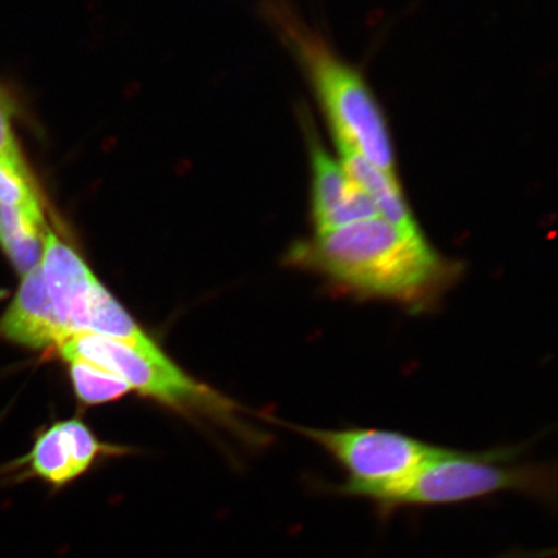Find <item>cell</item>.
<instances>
[{
  "label": "cell",
  "mask_w": 558,
  "mask_h": 558,
  "mask_svg": "<svg viewBox=\"0 0 558 558\" xmlns=\"http://www.w3.org/2000/svg\"><path fill=\"white\" fill-rule=\"evenodd\" d=\"M268 11L308 75L335 143L360 153L383 171L395 173L388 123L364 76L341 59L323 35L310 29L284 0H268Z\"/></svg>",
  "instance_id": "3957f363"
},
{
  "label": "cell",
  "mask_w": 558,
  "mask_h": 558,
  "mask_svg": "<svg viewBox=\"0 0 558 558\" xmlns=\"http://www.w3.org/2000/svg\"><path fill=\"white\" fill-rule=\"evenodd\" d=\"M13 104L0 86V165L13 172L32 178L13 131Z\"/></svg>",
  "instance_id": "5bb4252c"
},
{
  "label": "cell",
  "mask_w": 558,
  "mask_h": 558,
  "mask_svg": "<svg viewBox=\"0 0 558 558\" xmlns=\"http://www.w3.org/2000/svg\"><path fill=\"white\" fill-rule=\"evenodd\" d=\"M292 428L317 444L345 472L341 484L318 481L314 486L319 492L368 501L401 484L444 449L396 430Z\"/></svg>",
  "instance_id": "277c9868"
},
{
  "label": "cell",
  "mask_w": 558,
  "mask_h": 558,
  "mask_svg": "<svg viewBox=\"0 0 558 558\" xmlns=\"http://www.w3.org/2000/svg\"><path fill=\"white\" fill-rule=\"evenodd\" d=\"M70 376L76 397L86 404H101L122 399L131 392L128 381L82 360H69Z\"/></svg>",
  "instance_id": "4fadbf2b"
},
{
  "label": "cell",
  "mask_w": 558,
  "mask_h": 558,
  "mask_svg": "<svg viewBox=\"0 0 558 558\" xmlns=\"http://www.w3.org/2000/svg\"><path fill=\"white\" fill-rule=\"evenodd\" d=\"M0 335L32 349L60 347L69 338L48 295L40 265L24 275L16 296L0 318Z\"/></svg>",
  "instance_id": "9c48e42d"
},
{
  "label": "cell",
  "mask_w": 558,
  "mask_h": 558,
  "mask_svg": "<svg viewBox=\"0 0 558 558\" xmlns=\"http://www.w3.org/2000/svg\"><path fill=\"white\" fill-rule=\"evenodd\" d=\"M62 359L82 360L120 376L132 389L184 410L227 411V402L185 375L157 344L138 348L96 333H74L60 347Z\"/></svg>",
  "instance_id": "5b68a950"
},
{
  "label": "cell",
  "mask_w": 558,
  "mask_h": 558,
  "mask_svg": "<svg viewBox=\"0 0 558 558\" xmlns=\"http://www.w3.org/2000/svg\"><path fill=\"white\" fill-rule=\"evenodd\" d=\"M312 163L311 215L316 234L376 218L378 213L367 195L348 178L343 166L332 158L308 125Z\"/></svg>",
  "instance_id": "52a82bcc"
},
{
  "label": "cell",
  "mask_w": 558,
  "mask_h": 558,
  "mask_svg": "<svg viewBox=\"0 0 558 558\" xmlns=\"http://www.w3.org/2000/svg\"><path fill=\"white\" fill-rule=\"evenodd\" d=\"M337 148L348 178L373 202L379 218L402 229L421 230L396 173L383 171L343 144Z\"/></svg>",
  "instance_id": "30bf717a"
},
{
  "label": "cell",
  "mask_w": 558,
  "mask_h": 558,
  "mask_svg": "<svg viewBox=\"0 0 558 558\" xmlns=\"http://www.w3.org/2000/svg\"><path fill=\"white\" fill-rule=\"evenodd\" d=\"M291 260L360 299L424 310L456 283L462 267L442 256L421 230L379 218L318 233L291 251Z\"/></svg>",
  "instance_id": "6da1fadb"
},
{
  "label": "cell",
  "mask_w": 558,
  "mask_h": 558,
  "mask_svg": "<svg viewBox=\"0 0 558 558\" xmlns=\"http://www.w3.org/2000/svg\"><path fill=\"white\" fill-rule=\"evenodd\" d=\"M44 215L0 204V247L20 274L38 267L44 255Z\"/></svg>",
  "instance_id": "8fae6325"
},
{
  "label": "cell",
  "mask_w": 558,
  "mask_h": 558,
  "mask_svg": "<svg viewBox=\"0 0 558 558\" xmlns=\"http://www.w3.org/2000/svg\"><path fill=\"white\" fill-rule=\"evenodd\" d=\"M0 204L44 215L33 178L23 177L0 165Z\"/></svg>",
  "instance_id": "9a60e30c"
},
{
  "label": "cell",
  "mask_w": 558,
  "mask_h": 558,
  "mask_svg": "<svg viewBox=\"0 0 558 558\" xmlns=\"http://www.w3.org/2000/svg\"><path fill=\"white\" fill-rule=\"evenodd\" d=\"M130 452L121 446L102 444L85 423L70 418L41 432L27 456L0 469V488L39 480L56 495L86 476L102 460Z\"/></svg>",
  "instance_id": "8992f818"
},
{
  "label": "cell",
  "mask_w": 558,
  "mask_h": 558,
  "mask_svg": "<svg viewBox=\"0 0 558 558\" xmlns=\"http://www.w3.org/2000/svg\"><path fill=\"white\" fill-rule=\"evenodd\" d=\"M88 333L121 340L138 348L156 344L96 277L90 286Z\"/></svg>",
  "instance_id": "7c38bea8"
},
{
  "label": "cell",
  "mask_w": 558,
  "mask_h": 558,
  "mask_svg": "<svg viewBox=\"0 0 558 558\" xmlns=\"http://www.w3.org/2000/svg\"><path fill=\"white\" fill-rule=\"evenodd\" d=\"M39 265L48 295L69 337L88 332L89 294L95 278L93 270L53 232L45 235Z\"/></svg>",
  "instance_id": "ba28073f"
},
{
  "label": "cell",
  "mask_w": 558,
  "mask_h": 558,
  "mask_svg": "<svg viewBox=\"0 0 558 558\" xmlns=\"http://www.w3.org/2000/svg\"><path fill=\"white\" fill-rule=\"evenodd\" d=\"M521 451V446L485 451L444 448L409 478L369 504L381 519L401 509L456 506L500 493H518L555 508V465L514 463Z\"/></svg>",
  "instance_id": "7a4b0ae2"
}]
</instances>
